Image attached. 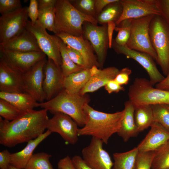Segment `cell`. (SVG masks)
<instances>
[{"label": "cell", "instance_id": "cell-6", "mask_svg": "<svg viewBox=\"0 0 169 169\" xmlns=\"http://www.w3.org/2000/svg\"><path fill=\"white\" fill-rule=\"evenodd\" d=\"M149 34L157 54L156 62L166 76L169 71V27L160 15L154 16L150 25Z\"/></svg>", "mask_w": 169, "mask_h": 169}, {"label": "cell", "instance_id": "cell-31", "mask_svg": "<svg viewBox=\"0 0 169 169\" xmlns=\"http://www.w3.org/2000/svg\"><path fill=\"white\" fill-rule=\"evenodd\" d=\"M169 168V140L155 151L151 169Z\"/></svg>", "mask_w": 169, "mask_h": 169}, {"label": "cell", "instance_id": "cell-26", "mask_svg": "<svg viewBox=\"0 0 169 169\" xmlns=\"http://www.w3.org/2000/svg\"><path fill=\"white\" fill-rule=\"evenodd\" d=\"M0 99L4 100L19 110L25 112L39 107V103L31 95L26 92H0Z\"/></svg>", "mask_w": 169, "mask_h": 169}, {"label": "cell", "instance_id": "cell-10", "mask_svg": "<svg viewBox=\"0 0 169 169\" xmlns=\"http://www.w3.org/2000/svg\"><path fill=\"white\" fill-rule=\"evenodd\" d=\"M25 28L35 38L41 50L48 59H52L60 67L61 57L55 36L49 34L38 20L34 23L28 20Z\"/></svg>", "mask_w": 169, "mask_h": 169}, {"label": "cell", "instance_id": "cell-21", "mask_svg": "<svg viewBox=\"0 0 169 169\" xmlns=\"http://www.w3.org/2000/svg\"><path fill=\"white\" fill-rule=\"evenodd\" d=\"M0 49L21 52H42L35 38L26 28L0 47Z\"/></svg>", "mask_w": 169, "mask_h": 169}, {"label": "cell", "instance_id": "cell-3", "mask_svg": "<svg viewBox=\"0 0 169 169\" xmlns=\"http://www.w3.org/2000/svg\"><path fill=\"white\" fill-rule=\"evenodd\" d=\"M89 101V97L86 94H70L63 89L50 100L39 103V107L53 114L57 112L66 114L78 126L83 127L88 119L84 108Z\"/></svg>", "mask_w": 169, "mask_h": 169}, {"label": "cell", "instance_id": "cell-15", "mask_svg": "<svg viewBox=\"0 0 169 169\" xmlns=\"http://www.w3.org/2000/svg\"><path fill=\"white\" fill-rule=\"evenodd\" d=\"M46 61L45 57L23 74L25 92L31 95L39 103L43 102L46 100L43 84L44 68Z\"/></svg>", "mask_w": 169, "mask_h": 169}, {"label": "cell", "instance_id": "cell-19", "mask_svg": "<svg viewBox=\"0 0 169 169\" xmlns=\"http://www.w3.org/2000/svg\"><path fill=\"white\" fill-rule=\"evenodd\" d=\"M10 63L22 74L46 57L42 52H21L0 49Z\"/></svg>", "mask_w": 169, "mask_h": 169}, {"label": "cell", "instance_id": "cell-17", "mask_svg": "<svg viewBox=\"0 0 169 169\" xmlns=\"http://www.w3.org/2000/svg\"><path fill=\"white\" fill-rule=\"evenodd\" d=\"M55 35L80 54L84 60L85 69H90L94 66L100 67L90 43L83 35L75 36L63 32L58 33Z\"/></svg>", "mask_w": 169, "mask_h": 169}, {"label": "cell", "instance_id": "cell-39", "mask_svg": "<svg viewBox=\"0 0 169 169\" xmlns=\"http://www.w3.org/2000/svg\"><path fill=\"white\" fill-rule=\"evenodd\" d=\"M20 0H0V13L2 15L22 8Z\"/></svg>", "mask_w": 169, "mask_h": 169}, {"label": "cell", "instance_id": "cell-29", "mask_svg": "<svg viewBox=\"0 0 169 169\" xmlns=\"http://www.w3.org/2000/svg\"><path fill=\"white\" fill-rule=\"evenodd\" d=\"M54 36L61 55L62 63L60 67L64 77L84 69L72 61L66 50V44L58 37Z\"/></svg>", "mask_w": 169, "mask_h": 169}, {"label": "cell", "instance_id": "cell-14", "mask_svg": "<svg viewBox=\"0 0 169 169\" xmlns=\"http://www.w3.org/2000/svg\"><path fill=\"white\" fill-rule=\"evenodd\" d=\"M78 126L75 121L68 115L57 112L49 119L47 129L51 133H58L67 143L74 145L78 139Z\"/></svg>", "mask_w": 169, "mask_h": 169}, {"label": "cell", "instance_id": "cell-50", "mask_svg": "<svg viewBox=\"0 0 169 169\" xmlns=\"http://www.w3.org/2000/svg\"><path fill=\"white\" fill-rule=\"evenodd\" d=\"M38 2L39 10L55 7L57 0H38Z\"/></svg>", "mask_w": 169, "mask_h": 169}, {"label": "cell", "instance_id": "cell-32", "mask_svg": "<svg viewBox=\"0 0 169 169\" xmlns=\"http://www.w3.org/2000/svg\"><path fill=\"white\" fill-rule=\"evenodd\" d=\"M51 156L44 152L33 154L24 169H54L49 161Z\"/></svg>", "mask_w": 169, "mask_h": 169}, {"label": "cell", "instance_id": "cell-35", "mask_svg": "<svg viewBox=\"0 0 169 169\" xmlns=\"http://www.w3.org/2000/svg\"><path fill=\"white\" fill-rule=\"evenodd\" d=\"M132 19H128L123 20L116 26L115 30L118 32V33L113 40L117 44L126 45L131 34Z\"/></svg>", "mask_w": 169, "mask_h": 169}, {"label": "cell", "instance_id": "cell-40", "mask_svg": "<svg viewBox=\"0 0 169 169\" xmlns=\"http://www.w3.org/2000/svg\"><path fill=\"white\" fill-rule=\"evenodd\" d=\"M160 16L169 27V0H155Z\"/></svg>", "mask_w": 169, "mask_h": 169}, {"label": "cell", "instance_id": "cell-53", "mask_svg": "<svg viewBox=\"0 0 169 169\" xmlns=\"http://www.w3.org/2000/svg\"><path fill=\"white\" fill-rule=\"evenodd\" d=\"M168 169H169V168Z\"/></svg>", "mask_w": 169, "mask_h": 169}, {"label": "cell", "instance_id": "cell-36", "mask_svg": "<svg viewBox=\"0 0 169 169\" xmlns=\"http://www.w3.org/2000/svg\"><path fill=\"white\" fill-rule=\"evenodd\" d=\"M24 112L19 110L8 101L0 99V115L4 119L13 121Z\"/></svg>", "mask_w": 169, "mask_h": 169}, {"label": "cell", "instance_id": "cell-2", "mask_svg": "<svg viewBox=\"0 0 169 169\" xmlns=\"http://www.w3.org/2000/svg\"><path fill=\"white\" fill-rule=\"evenodd\" d=\"M84 110L88 119L82 128L79 129L78 136H91L107 144L110 138L118 133L121 127L124 110L113 113H106L95 110L88 104Z\"/></svg>", "mask_w": 169, "mask_h": 169}, {"label": "cell", "instance_id": "cell-20", "mask_svg": "<svg viewBox=\"0 0 169 169\" xmlns=\"http://www.w3.org/2000/svg\"><path fill=\"white\" fill-rule=\"evenodd\" d=\"M151 129L137 148L138 152L155 151L169 140V131L154 122Z\"/></svg>", "mask_w": 169, "mask_h": 169}, {"label": "cell", "instance_id": "cell-49", "mask_svg": "<svg viewBox=\"0 0 169 169\" xmlns=\"http://www.w3.org/2000/svg\"><path fill=\"white\" fill-rule=\"evenodd\" d=\"M116 26L115 22L110 21L107 23V31L109 40V48H112L113 31Z\"/></svg>", "mask_w": 169, "mask_h": 169}, {"label": "cell", "instance_id": "cell-38", "mask_svg": "<svg viewBox=\"0 0 169 169\" xmlns=\"http://www.w3.org/2000/svg\"><path fill=\"white\" fill-rule=\"evenodd\" d=\"M155 152H138L135 169H151Z\"/></svg>", "mask_w": 169, "mask_h": 169}, {"label": "cell", "instance_id": "cell-13", "mask_svg": "<svg viewBox=\"0 0 169 169\" xmlns=\"http://www.w3.org/2000/svg\"><path fill=\"white\" fill-rule=\"evenodd\" d=\"M0 90L8 93L25 91L23 74L14 67L0 52Z\"/></svg>", "mask_w": 169, "mask_h": 169}, {"label": "cell", "instance_id": "cell-44", "mask_svg": "<svg viewBox=\"0 0 169 169\" xmlns=\"http://www.w3.org/2000/svg\"><path fill=\"white\" fill-rule=\"evenodd\" d=\"M11 154L7 150L0 152V169H8L10 165Z\"/></svg>", "mask_w": 169, "mask_h": 169}, {"label": "cell", "instance_id": "cell-46", "mask_svg": "<svg viewBox=\"0 0 169 169\" xmlns=\"http://www.w3.org/2000/svg\"><path fill=\"white\" fill-rule=\"evenodd\" d=\"M58 169H76L71 158L67 156L60 159L57 163Z\"/></svg>", "mask_w": 169, "mask_h": 169}, {"label": "cell", "instance_id": "cell-11", "mask_svg": "<svg viewBox=\"0 0 169 169\" xmlns=\"http://www.w3.org/2000/svg\"><path fill=\"white\" fill-rule=\"evenodd\" d=\"M112 48L118 54H122L128 58L132 59L140 64L146 70L149 78V81L154 85L161 82L164 78L158 69L154 59L149 54L128 48L126 45L121 46L116 44L113 40Z\"/></svg>", "mask_w": 169, "mask_h": 169}, {"label": "cell", "instance_id": "cell-24", "mask_svg": "<svg viewBox=\"0 0 169 169\" xmlns=\"http://www.w3.org/2000/svg\"><path fill=\"white\" fill-rule=\"evenodd\" d=\"M51 133L49 130H47L37 138L28 142L26 146L21 151L11 153L10 165L18 168L24 169L36 147Z\"/></svg>", "mask_w": 169, "mask_h": 169}, {"label": "cell", "instance_id": "cell-43", "mask_svg": "<svg viewBox=\"0 0 169 169\" xmlns=\"http://www.w3.org/2000/svg\"><path fill=\"white\" fill-rule=\"evenodd\" d=\"M28 12L32 23H35L38 19L39 13L38 0H30L29 6L28 7Z\"/></svg>", "mask_w": 169, "mask_h": 169}, {"label": "cell", "instance_id": "cell-18", "mask_svg": "<svg viewBox=\"0 0 169 169\" xmlns=\"http://www.w3.org/2000/svg\"><path fill=\"white\" fill-rule=\"evenodd\" d=\"M64 78L60 67L52 59H48L44 67L43 84L47 101L51 99L63 89Z\"/></svg>", "mask_w": 169, "mask_h": 169}, {"label": "cell", "instance_id": "cell-27", "mask_svg": "<svg viewBox=\"0 0 169 169\" xmlns=\"http://www.w3.org/2000/svg\"><path fill=\"white\" fill-rule=\"evenodd\" d=\"M138 153L135 147L125 152L114 153L112 169H135Z\"/></svg>", "mask_w": 169, "mask_h": 169}, {"label": "cell", "instance_id": "cell-4", "mask_svg": "<svg viewBox=\"0 0 169 169\" xmlns=\"http://www.w3.org/2000/svg\"><path fill=\"white\" fill-rule=\"evenodd\" d=\"M55 7L56 34L63 32L80 36L83 35V25L84 23L97 25L95 18L79 11L69 0H57Z\"/></svg>", "mask_w": 169, "mask_h": 169}, {"label": "cell", "instance_id": "cell-9", "mask_svg": "<svg viewBox=\"0 0 169 169\" xmlns=\"http://www.w3.org/2000/svg\"><path fill=\"white\" fill-rule=\"evenodd\" d=\"M83 36L90 43L100 67L102 68L109 48L107 24L98 26L89 22L83 25Z\"/></svg>", "mask_w": 169, "mask_h": 169}, {"label": "cell", "instance_id": "cell-23", "mask_svg": "<svg viewBox=\"0 0 169 169\" xmlns=\"http://www.w3.org/2000/svg\"><path fill=\"white\" fill-rule=\"evenodd\" d=\"M119 71L115 67H109L103 69H98L81 90L80 94L84 95L96 91L105 86L109 81L114 79Z\"/></svg>", "mask_w": 169, "mask_h": 169}, {"label": "cell", "instance_id": "cell-41", "mask_svg": "<svg viewBox=\"0 0 169 169\" xmlns=\"http://www.w3.org/2000/svg\"><path fill=\"white\" fill-rule=\"evenodd\" d=\"M66 49L68 54L72 61L76 64L85 69L84 60L80 54L67 45Z\"/></svg>", "mask_w": 169, "mask_h": 169}, {"label": "cell", "instance_id": "cell-8", "mask_svg": "<svg viewBox=\"0 0 169 169\" xmlns=\"http://www.w3.org/2000/svg\"><path fill=\"white\" fill-rule=\"evenodd\" d=\"M28 7H22L0 17V47L25 29L28 20Z\"/></svg>", "mask_w": 169, "mask_h": 169}, {"label": "cell", "instance_id": "cell-12", "mask_svg": "<svg viewBox=\"0 0 169 169\" xmlns=\"http://www.w3.org/2000/svg\"><path fill=\"white\" fill-rule=\"evenodd\" d=\"M103 143L100 139L92 137L89 144L82 150L83 161L92 169H112L113 162L103 149Z\"/></svg>", "mask_w": 169, "mask_h": 169}, {"label": "cell", "instance_id": "cell-51", "mask_svg": "<svg viewBox=\"0 0 169 169\" xmlns=\"http://www.w3.org/2000/svg\"><path fill=\"white\" fill-rule=\"evenodd\" d=\"M155 87L160 89L169 91V71L162 81L155 85Z\"/></svg>", "mask_w": 169, "mask_h": 169}, {"label": "cell", "instance_id": "cell-25", "mask_svg": "<svg viewBox=\"0 0 169 169\" xmlns=\"http://www.w3.org/2000/svg\"><path fill=\"white\" fill-rule=\"evenodd\" d=\"M135 109L134 105L129 100L125 102L121 127L117 133L125 142L131 138L137 136L139 132L135 121Z\"/></svg>", "mask_w": 169, "mask_h": 169}, {"label": "cell", "instance_id": "cell-45", "mask_svg": "<svg viewBox=\"0 0 169 169\" xmlns=\"http://www.w3.org/2000/svg\"><path fill=\"white\" fill-rule=\"evenodd\" d=\"M105 90L109 94L117 93L120 91H124V88L119 84L114 79L109 81L105 86Z\"/></svg>", "mask_w": 169, "mask_h": 169}, {"label": "cell", "instance_id": "cell-48", "mask_svg": "<svg viewBox=\"0 0 169 169\" xmlns=\"http://www.w3.org/2000/svg\"><path fill=\"white\" fill-rule=\"evenodd\" d=\"M116 1V0H95V8L97 16L108 5Z\"/></svg>", "mask_w": 169, "mask_h": 169}, {"label": "cell", "instance_id": "cell-30", "mask_svg": "<svg viewBox=\"0 0 169 169\" xmlns=\"http://www.w3.org/2000/svg\"><path fill=\"white\" fill-rule=\"evenodd\" d=\"M134 116L135 123L139 132L150 127L154 122L153 113L150 105L135 108Z\"/></svg>", "mask_w": 169, "mask_h": 169}, {"label": "cell", "instance_id": "cell-33", "mask_svg": "<svg viewBox=\"0 0 169 169\" xmlns=\"http://www.w3.org/2000/svg\"><path fill=\"white\" fill-rule=\"evenodd\" d=\"M37 20L46 29L56 33L55 7L39 10Z\"/></svg>", "mask_w": 169, "mask_h": 169}, {"label": "cell", "instance_id": "cell-47", "mask_svg": "<svg viewBox=\"0 0 169 169\" xmlns=\"http://www.w3.org/2000/svg\"><path fill=\"white\" fill-rule=\"evenodd\" d=\"M71 159L76 169H92L85 163L82 157L79 156L75 155Z\"/></svg>", "mask_w": 169, "mask_h": 169}, {"label": "cell", "instance_id": "cell-28", "mask_svg": "<svg viewBox=\"0 0 169 169\" xmlns=\"http://www.w3.org/2000/svg\"><path fill=\"white\" fill-rule=\"evenodd\" d=\"M123 11L121 0H116L106 6L97 16L98 23L101 25L106 24L110 21L115 23L120 18Z\"/></svg>", "mask_w": 169, "mask_h": 169}, {"label": "cell", "instance_id": "cell-22", "mask_svg": "<svg viewBox=\"0 0 169 169\" xmlns=\"http://www.w3.org/2000/svg\"><path fill=\"white\" fill-rule=\"evenodd\" d=\"M96 66L90 69H84L64 77L63 89L68 92L72 94H79L89 79L97 72Z\"/></svg>", "mask_w": 169, "mask_h": 169}, {"label": "cell", "instance_id": "cell-1", "mask_svg": "<svg viewBox=\"0 0 169 169\" xmlns=\"http://www.w3.org/2000/svg\"><path fill=\"white\" fill-rule=\"evenodd\" d=\"M47 111L44 109L29 110L12 121L0 116V144L12 148L39 136L47 129Z\"/></svg>", "mask_w": 169, "mask_h": 169}, {"label": "cell", "instance_id": "cell-42", "mask_svg": "<svg viewBox=\"0 0 169 169\" xmlns=\"http://www.w3.org/2000/svg\"><path fill=\"white\" fill-rule=\"evenodd\" d=\"M131 73V70L129 68H123L119 70L114 79L121 85H126L129 83V77Z\"/></svg>", "mask_w": 169, "mask_h": 169}, {"label": "cell", "instance_id": "cell-16", "mask_svg": "<svg viewBox=\"0 0 169 169\" xmlns=\"http://www.w3.org/2000/svg\"><path fill=\"white\" fill-rule=\"evenodd\" d=\"M123 6L121 15L115 23L118 25L126 19H135L149 15H160L155 0H121Z\"/></svg>", "mask_w": 169, "mask_h": 169}, {"label": "cell", "instance_id": "cell-37", "mask_svg": "<svg viewBox=\"0 0 169 169\" xmlns=\"http://www.w3.org/2000/svg\"><path fill=\"white\" fill-rule=\"evenodd\" d=\"M73 5L82 13L96 18L95 0H69Z\"/></svg>", "mask_w": 169, "mask_h": 169}, {"label": "cell", "instance_id": "cell-5", "mask_svg": "<svg viewBox=\"0 0 169 169\" xmlns=\"http://www.w3.org/2000/svg\"><path fill=\"white\" fill-rule=\"evenodd\" d=\"M129 100L135 108L158 104L169 105V91L154 88L149 80L136 78L129 87Z\"/></svg>", "mask_w": 169, "mask_h": 169}, {"label": "cell", "instance_id": "cell-52", "mask_svg": "<svg viewBox=\"0 0 169 169\" xmlns=\"http://www.w3.org/2000/svg\"><path fill=\"white\" fill-rule=\"evenodd\" d=\"M8 169H22L21 168H18L14 167L11 165H10L9 166Z\"/></svg>", "mask_w": 169, "mask_h": 169}, {"label": "cell", "instance_id": "cell-7", "mask_svg": "<svg viewBox=\"0 0 169 169\" xmlns=\"http://www.w3.org/2000/svg\"><path fill=\"white\" fill-rule=\"evenodd\" d=\"M154 15L132 19L131 34L126 46L131 49L149 54L156 61L157 54L152 45L149 34L150 25Z\"/></svg>", "mask_w": 169, "mask_h": 169}, {"label": "cell", "instance_id": "cell-34", "mask_svg": "<svg viewBox=\"0 0 169 169\" xmlns=\"http://www.w3.org/2000/svg\"><path fill=\"white\" fill-rule=\"evenodd\" d=\"M153 122L158 123L169 131V105H152Z\"/></svg>", "mask_w": 169, "mask_h": 169}]
</instances>
